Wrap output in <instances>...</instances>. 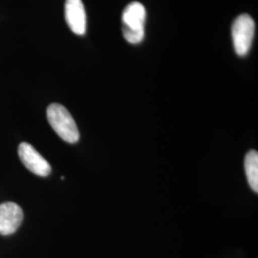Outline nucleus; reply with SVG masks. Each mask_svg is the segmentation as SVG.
<instances>
[{
	"label": "nucleus",
	"mask_w": 258,
	"mask_h": 258,
	"mask_svg": "<svg viewBox=\"0 0 258 258\" xmlns=\"http://www.w3.org/2000/svg\"><path fill=\"white\" fill-rule=\"evenodd\" d=\"M255 34V23L248 14H242L234 19L231 37L235 53L239 56L248 55Z\"/></svg>",
	"instance_id": "nucleus-3"
},
{
	"label": "nucleus",
	"mask_w": 258,
	"mask_h": 258,
	"mask_svg": "<svg viewBox=\"0 0 258 258\" xmlns=\"http://www.w3.org/2000/svg\"><path fill=\"white\" fill-rule=\"evenodd\" d=\"M245 172L251 189L258 191V153L256 150H250L245 156Z\"/></svg>",
	"instance_id": "nucleus-7"
},
{
	"label": "nucleus",
	"mask_w": 258,
	"mask_h": 258,
	"mask_svg": "<svg viewBox=\"0 0 258 258\" xmlns=\"http://www.w3.org/2000/svg\"><path fill=\"white\" fill-rule=\"evenodd\" d=\"M65 19L70 30L76 35L83 36L86 32V14L82 0H66Z\"/></svg>",
	"instance_id": "nucleus-6"
},
{
	"label": "nucleus",
	"mask_w": 258,
	"mask_h": 258,
	"mask_svg": "<svg viewBox=\"0 0 258 258\" xmlns=\"http://www.w3.org/2000/svg\"><path fill=\"white\" fill-rule=\"evenodd\" d=\"M47 120L55 133L69 144L80 140V132L73 117L63 105L52 103L47 108Z\"/></svg>",
	"instance_id": "nucleus-2"
},
{
	"label": "nucleus",
	"mask_w": 258,
	"mask_h": 258,
	"mask_svg": "<svg viewBox=\"0 0 258 258\" xmlns=\"http://www.w3.org/2000/svg\"><path fill=\"white\" fill-rule=\"evenodd\" d=\"M122 35L130 44H139L145 37L147 11L145 6L134 1L128 4L122 13Z\"/></svg>",
	"instance_id": "nucleus-1"
},
{
	"label": "nucleus",
	"mask_w": 258,
	"mask_h": 258,
	"mask_svg": "<svg viewBox=\"0 0 258 258\" xmlns=\"http://www.w3.org/2000/svg\"><path fill=\"white\" fill-rule=\"evenodd\" d=\"M23 211L18 204L5 202L0 205V234L10 235L18 231L23 221Z\"/></svg>",
	"instance_id": "nucleus-5"
},
{
	"label": "nucleus",
	"mask_w": 258,
	"mask_h": 258,
	"mask_svg": "<svg viewBox=\"0 0 258 258\" xmlns=\"http://www.w3.org/2000/svg\"><path fill=\"white\" fill-rule=\"evenodd\" d=\"M19 156L28 170L40 177H47L51 173V166L37 150L28 143H21L19 147Z\"/></svg>",
	"instance_id": "nucleus-4"
}]
</instances>
